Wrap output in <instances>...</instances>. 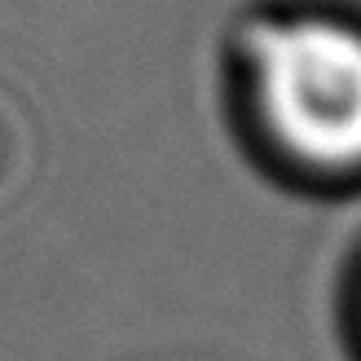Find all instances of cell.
<instances>
[{
  "label": "cell",
  "mask_w": 361,
  "mask_h": 361,
  "mask_svg": "<svg viewBox=\"0 0 361 361\" xmlns=\"http://www.w3.org/2000/svg\"><path fill=\"white\" fill-rule=\"evenodd\" d=\"M256 84L286 150L317 168L361 164V35L304 18L256 31Z\"/></svg>",
  "instance_id": "1"
}]
</instances>
